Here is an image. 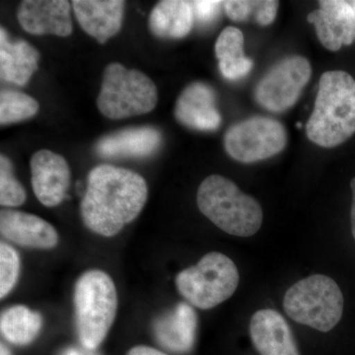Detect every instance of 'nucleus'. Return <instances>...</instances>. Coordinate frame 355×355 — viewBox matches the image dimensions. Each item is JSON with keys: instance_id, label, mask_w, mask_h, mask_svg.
<instances>
[{"instance_id": "1", "label": "nucleus", "mask_w": 355, "mask_h": 355, "mask_svg": "<svg viewBox=\"0 0 355 355\" xmlns=\"http://www.w3.org/2000/svg\"><path fill=\"white\" fill-rule=\"evenodd\" d=\"M146 182L137 173L112 165L95 167L80 210L86 227L112 237L135 220L147 200Z\"/></svg>"}, {"instance_id": "2", "label": "nucleus", "mask_w": 355, "mask_h": 355, "mask_svg": "<svg viewBox=\"0 0 355 355\" xmlns=\"http://www.w3.org/2000/svg\"><path fill=\"white\" fill-rule=\"evenodd\" d=\"M306 133L322 147L340 146L354 135L355 80L349 73L334 70L322 76Z\"/></svg>"}, {"instance_id": "3", "label": "nucleus", "mask_w": 355, "mask_h": 355, "mask_svg": "<svg viewBox=\"0 0 355 355\" xmlns=\"http://www.w3.org/2000/svg\"><path fill=\"white\" fill-rule=\"evenodd\" d=\"M197 202L200 212L227 234L250 237L263 223L260 203L227 178L207 177L198 188Z\"/></svg>"}, {"instance_id": "4", "label": "nucleus", "mask_w": 355, "mask_h": 355, "mask_svg": "<svg viewBox=\"0 0 355 355\" xmlns=\"http://www.w3.org/2000/svg\"><path fill=\"white\" fill-rule=\"evenodd\" d=\"M73 301L79 340L86 349L94 350L116 318L118 295L113 280L102 270L84 272L74 287Z\"/></svg>"}, {"instance_id": "5", "label": "nucleus", "mask_w": 355, "mask_h": 355, "mask_svg": "<svg viewBox=\"0 0 355 355\" xmlns=\"http://www.w3.org/2000/svg\"><path fill=\"white\" fill-rule=\"evenodd\" d=\"M343 295L335 280L313 275L299 280L286 291L284 308L293 321L315 330H333L342 319Z\"/></svg>"}, {"instance_id": "6", "label": "nucleus", "mask_w": 355, "mask_h": 355, "mask_svg": "<svg viewBox=\"0 0 355 355\" xmlns=\"http://www.w3.org/2000/svg\"><path fill=\"white\" fill-rule=\"evenodd\" d=\"M237 266L225 254L211 252L197 265L178 273V291L189 304L207 310L221 304L234 294L239 284Z\"/></svg>"}, {"instance_id": "7", "label": "nucleus", "mask_w": 355, "mask_h": 355, "mask_svg": "<svg viewBox=\"0 0 355 355\" xmlns=\"http://www.w3.org/2000/svg\"><path fill=\"white\" fill-rule=\"evenodd\" d=\"M157 99L155 84L139 70L127 69L116 62L105 69L97 104L107 118L121 120L149 113Z\"/></svg>"}, {"instance_id": "8", "label": "nucleus", "mask_w": 355, "mask_h": 355, "mask_svg": "<svg viewBox=\"0 0 355 355\" xmlns=\"http://www.w3.org/2000/svg\"><path fill=\"white\" fill-rule=\"evenodd\" d=\"M287 144L284 125L266 116H253L229 128L224 146L229 155L242 163H254L277 155Z\"/></svg>"}, {"instance_id": "9", "label": "nucleus", "mask_w": 355, "mask_h": 355, "mask_svg": "<svg viewBox=\"0 0 355 355\" xmlns=\"http://www.w3.org/2000/svg\"><path fill=\"white\" fill-rule=\"evenodd\" d=\"M310 62L300 55H292L277 62L257 85L254 98L263 108L275 113L291 108L309 83Z\"/></svg>"}, {"instance_id": "10", "label": "nucleus", "mask_w": 355, "mask_h": 355, "mask_svg": "<svg viewBox=\"0 0 355 355\" xmlns=\"http://www.w3.org/2000/svg\"><path fill=\"white\" fill-rule=\"evenodd\" d=\"M307 20L315 25L318 38L328 50L336 51L354 43L355 12L349 1H320V9L311 12Z\"/></svg>"}, {"instance_id": "11", "label": "nucleus", "mask_w": 355, "mask_h": 355, "mask_svg": "<svg viewBox=\"0 0 355 355\" xmlns=\"http://www.w3.org/2000/svg\"><path fill=\"white\" fill-rule=\"evenodd\" d=\"M30 167L33 190L40 202L49 207L62 203L70 183L67 160L60 154L44 149L33 155Z\"/></svg>"}, {"instance_id": "12", "label": "nucleus", "mask_w": 355, "mask_h": 355, "mask_svg": "<svg viewBox=\"0 0 355 355\" xmlns=\"http://www.w3.org/2000/svg\"><path fill=\"white\" fill-rule=\"evenodd\" d=\"M17 16L23 29L30 34L67 37L72 32L70 4L65 0H25Z\"/></svg>"}, {"instance_id": "13", "label": "nucleus", "mask_w": 355, "mask_h": 355, "mask_svg": "<svg viewBox=\"0 0 355 355\" xmlns=\"http://www.w3.org/2000/svg\"><path fill=\"white\" fill-rule=\"evenodd\" d=\"M175 116L182 125L200 132H214L221 125L216 92L202 83H191L181 93Z\"/></svg>"}, {"instance_id": "14", "label": "nucleus", "mask_w": 355, "mask_h": 355, "mask_svg": "<svg viewBox=\"0 0 355 355\" xmlns=\"http://www.w3.org/2000/svg\"><path fill=\"white\" fill-rule=\"evenodd\" d=\"M0 232L7 241L33 249H51L58 242L57 230L51 224L17 210H1Z\"/></svg>"}, {"instance_id": "15", "label": "nucleus", "mask_w": 355, "mask_h": 355, "mask_svg": "<svg viewBox=\"0 0 355 355\" xmlns=\"http://www.w3.org/2000/svg\"><path fill=\"white\" fill-rule=\"evenodd\" d=\"M250 335L261 355H300L291 327L277 311L254 313L250 322Z\"/></svg>"}, {"instance_id": "16", "label": "nucleus", "mask_w": 355, "mask_h": 355, "mask_svg": "<svg viewBox=\"0 0 355 355\" xmlns=\"http://www.w3.org/2000/svg\"><path fill=\"white\" fill-rule=\"evenodd\" d=\"M162 142V135L153 127L130 128L110 133L96 146L103 158H146L153 155Z\"/></svg>"}, {"instance_id": "17", "label": "nucleus", "mask_w": 355, "mask_h": 355, "mask_svg": "<svg viewBox=\"0 0 355 355\" xmlns=\"http://www.w3.org/2000/svg\"><path fill=\"white\" fill-rule=\"evenodd\" d=\"M74 13L81 28L104 44L121 27L125 2L121 0H74Z\"/></svg>"}, {"instance_id": "18", "label": "nucleus", "mask_w": 355, "mask_h": 355, "mask_svg": "<svg viewBox=\"0 0 355 355\" xmlns=\"http://www.w3.org/2000/svg\"><path fill=\"white\" fill-rule=\"evenodd\" d=\"M198 318L188 303H180L171 312L156 320L154 335L164 349L176 354H186L193 349Z\"/></svg>"}, {"instance_id": "19", "label": "nucleus", "mask_w": 355, "mask_h": 355, "mask_svg": "<svg viewBox=\"0 0 355 355\" xmlns=\"http://www.w3.org/2000/svg\"><path fill=\"white\" fill-rule=\"evenodd\" d=\"M40 55L22 40L10 41L4 28L0 29V76L2 80L25 86L38 69Z\"/></svg>"}, {"instance_id": "20", "label": "nucleus", "mask_w": 355, "mask_h": 355, "mask_svg": "<svg viewBox=\"0 0 355 355\" xmlns=\"http://www.w3.org/2000/svg\"><path fill=\"white\" fill-rule=\"evenodd\" d=\"M193 7L190 1L165 0L154 7L148 26L156 37L181 39L190 33L193 24Z\"/></svg>"}, {"instance_id": "21", "label": "nucleus", "mask_w": 355, "mask_h": 355, "mask_svg": "<svg viewBox=\"0 0 355 355\" xmlns=\"http://www.w3.org/2000/svg\"><path fill=\"white\" fill-rule=\"evenodd\" d=\"M244 36L239 29L227 27L221 32L216 44V57L222 76L237 80L251 71L253 62L244 55Z\"/></svg>"}, {"instance_id": "22", "label": "nucleus", "mask_w": 355, "mask_h": 355, "mask_svg": "<svg viewBox=\"0 0 355 355\" xmlns=\"http://www.w3.org/2000/svg\"><path fill=\"white\" fill-rule=\"evenodd\" d=\"M43 319L38 312L23 305L13 306L4 311L0 318L1 334L9 343L16 345H29L38 336Z\"/></svg>"}, {"instance_id": "23", "label": "nucleus", "mask_w": 355, "mask_h": 355, "mask_svg": "<svg viewBox=\"0 0 355 355\" xmlns=\"http://www.w3.org/2000/svg\"><path fill=\"white\" fill-rule=\"evenodd\" d=\"M225 12L233 21H245L253 16L261 26L272 24L277 16L279 2L273 0L266 1H246V0H229L223 2Z\"/></svg>"}, {"instance_id": "24", "label": "nucleus", "mask_w": 355, "mask_h": 355, "mask_svg": "<svg viewBox=\"0 0 355 355\" xmlns=\"http://www.w3.org/2000/svg\"><path fill=\"white\" fill-rule=\"evenodd\" d=\"M39 103L25 93L3 90L0 93L1 125L28 120L38 113Z\"/></svg>"}, {"instance_id": "25", "label": "nucleus", "mask_w": 355, "mask_h": 355, "mask_svg": "<svg viewBox=\"0 0 355 355\" xmlns=\"http://www.w3.org/2000/svg\"><path fill=\"white\" fill-rule=\"evenodd\" d=\"M26 200V191L13 173V166L6 156H0V205L15 207Z\"/></svg>"}, {"instance_id": "26", "label": "nucleus", "mask_w": 355, "mask_h": 355, "mask_svg": "<svg viewBox=\"0 0 355 355\" xmlns=\"http://www.w3.org/2000/svg\"><path fill=\"white\" fill-rule=\"evenodd\" d=\"M19 254L6 243L0 244V297L4 298L19 277Z\"/></svg>"}, {"instance_id": "27", "label": "nucleus", "mask_w": 355, "mask_h": 355, "mask_svg": "<svg viewBox=\"0 0 355 355\" xmlns=\"http://www.w3.org/2000/svg\"><path fill=\"white\" fill-rule=\"evenodd\" d=\"M223 2L212 1V0H200V1H191L193 18L200 24H209L216 19L220 7Z\"/></svg>"}, {"instance_id": "28", "label": "nucleus", "mask_w": 355, "mask_h": 355, "mask_svg": "<svg viewBox=\"0 0 355 355\" xmlns=\"http://www.w3.org/2000/svg\"><path fill=\"white\" fill-rule=\"evenodd\" d=\"M127 355H168L164 352H160L153 347H144V345H139V347H133L128 352Z\"/></svg>"}, {"instance_id": "29", "label": "nucleus", "mask_w": 355, "mask_h": 355, "mask_svg": "<svg viewBox=\"0 0 355 355\" xmlns=\"http://www.w3.org/2000/svg\"><path fill=\"white\" fill-rule=\"evenodd\" d=\"M350 187L352 191V211H350V221H352V232L355 240V178H352L350 182Z\"/></svg>"}, {"instance_id": "30", "label": "nucleus", "mask_w": 355, "mask_h": 355, "mask_svg": "<svg viewBox=\"0 0 355 355\" xmlns=\"http://www.w3.org/2000/svg\"><path fill=\"white\" fill-rule=\"evenodd\" d=\"M62 355H97L92 350L86 349H78V347H69L62 352Z\"/></svg>"}, {"instance_id": "31", "label": "nucleus", "mask_w": 355, "mask_h": 355, "mask_svg": "<svg viewBox=\"0 0 355 355\" xmlns=\"http://www.w3.org/2000/svg\"><path fill=\"white\" fill-rule=\"evenodd\" d=\"M0 355H11L10 350H9L8 347H6V345H1V352H0Z\"/></svg>"}, {"instance_id": "32", "label": "nucleus", "mask_w": 355, "mask_h": 355, "mask_svg": "<svg viewBox=\"0 0 355 355\" xmlns=\"http://www.w3.org/2000/svg\"><path fill=\"white\" fill-rule=\"evenodd\" d=\"M350 4H352V8H354L355 12V1H350Z\"/></svg>"}]
</instances>
